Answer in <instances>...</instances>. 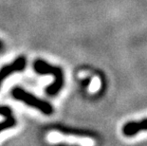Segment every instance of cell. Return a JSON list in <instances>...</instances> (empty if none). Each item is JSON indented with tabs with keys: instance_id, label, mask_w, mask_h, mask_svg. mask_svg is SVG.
Instances as JSON below:
<instances>
[{
	"instance_id": "1",
	"label": "cell",
	"mask_w": 147,
	"mask_h": 146,
	"mask_svg": "<svg viewBox=\"0 0 147 146\" xmlns=\"http://www.w3.org/2000/svg\"><path fill=\"white\" fill-rule=\"evenodd\" d=\"M33 69L40 75H52L54 77V82L46 88V93L49 96H55L60 92L65 82L63 69L60 67L52 66L46 61L37 59L33 63Z\"/></svg>"
},
{
	"instance_id": "2",
	"label": "cell",
	"mask_w": 147,
	"mask_h": 146,
	"mask_svg": "<svg viewBox=\"0 0 147 146\" xmlns=\"http://www.w3.org/2000/svg\"><path fill=\"white\" fill-rule=\"evenodd\" d=\"M11 95L15 100L22 102L25 104L29 105V106L35 108L41 113L47 115V116L53 113V107L49 102L36 97L35 95L26 91L22 87H18V86L14 87L11 90Z\"/></svg>"
},
{
	"instance_id": "3",
	"label": "cell",
	"mask_w": 147,
	"mask_h": 146,
	"mask_svg": "<svg viewBox=\"0 0 147 146\" xmlns=\"http://www.w3.org/2000/svg\"><path fill=\"white\" fill-rule=\"evenodd\" d=\"M27 64V59L25 56H19L16 58L12 63L6 65L0 69V85H1L2 82L5 79H7V77L16 72H20L25 68Z\"/></svg>"
},
{
	"instance_id": "4",
	"label": "cell",
	"mask_w": 147,
	"mask_h": 146,
	"mask_svg": "<svg viewBox=\"0 0 147 146\" xmlns=\"http://www.w3.org/2000/svg\"><path fill=\"white\" fill-rule=\"evenodd\" d=\"M142 131H147V118L142 119L140 120H131L123 124L121 132L123 136L128 137H134L139 134Z\"/></svg>"
},
{
	"instance_id": "5",
	"label": "cell",
	"mask_w": 147,
	"mask_h": 146,
	"mask_svg": "<svg viewBox=\"0 0 147 146\" xmlns=\"http://www.w3.org/2000/svg\"><path fill=\"white\" fill-rule=\"evenodd\" d=\"M58 131H60L64 134H70V135H77V136H83V137H96L95 133H93L89 130H82V129H74V128H68L65 126H56L55 127Z\"/></svg>"
},
{
	"instance_id": "6",
	"label": "cell",
	"mask_w": 147,
	"mask_h": 146,
	"mask_svg": "<svg viewBox=\"0 0 147 146\" xmlns=\"http://www.w3.org/2000/svg\"><path fill=\"white\" fill-rule=\"evenodd\" d=\"M15 125H16V120H15L13 116L6 118L5 120H3V122H0V133H1L2 131H4V130H6V129L14 127Z\"/></svg>"
},
{
	"instance_id": "7",
	"label": "cell",
	"mask_w": 147,
	"mask_h": 146,
	"mask_svg": "<svg viewBox=\"0 0 147 146\" xmlns=\"http://www.w3.org/2000/svg\"><path fill=\"white\" fill-rule=\"evenodd\" d=\"M0 115H2L4 118L12 116V111L11 109V107L5 106V105H0Z\"/></svg>"
},
{
	"instance_id": "8",
	"label": "cell",
	"mask_w": 147,
	"mask_h": 146,
	"mask_svg": "<svg viewBox=\"0 0 147 146\" xmlns=\"http://www.w3.org/2000/svg\"><path fill=\"white\" fill-rule=\"evenodd\" d=\"M2 49H3V43L0 41V51H1Z\"/></svg>"
}]
</instances>
